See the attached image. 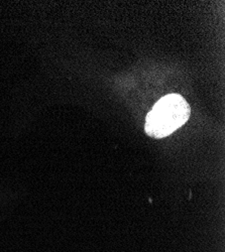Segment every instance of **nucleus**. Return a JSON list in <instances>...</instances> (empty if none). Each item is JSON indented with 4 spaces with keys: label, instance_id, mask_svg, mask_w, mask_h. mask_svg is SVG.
<instances>
[{
    "label": "nucleus",
    "instance_id": "f257e3e1",
    "mask_svg": "<svg viewBox=\"0 0 225 252\" xmlns=\"http://www.w3.org/2000/svg\"><path fill=\"white\" fill-rule=\"evenodd\" d=\"M190 114L189 104L181 95H167L161 98L147 115L146 132L155 138L166 137L185 124Z\"/></svg>",
    "mask_w": 225,
    "mask_h": 252
}]
</instances>
